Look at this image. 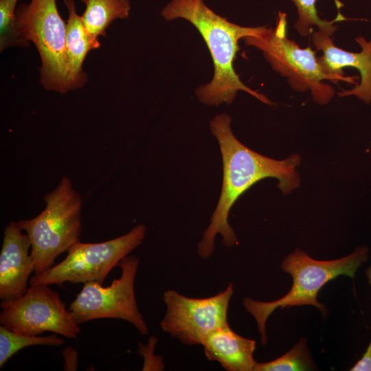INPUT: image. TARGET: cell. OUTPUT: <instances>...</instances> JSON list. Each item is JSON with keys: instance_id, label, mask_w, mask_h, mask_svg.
Here are the masks:
<instances>
[{"instance_id": "1", "label": "cell", "mask_w": 371, "mask_h": 371, "mask_svg": "<svg viewBox=\"0 0 371 371\" xmlns=\"http://www.w3.org/2000/svg\"><path fill=\"white\" fill-rule=\"evenodd\" d=\"M231 122L228 114L221 113L210 122L222 156L223 183L210 223L197 245L198 255L203 259L212 255L218 234L221 235L225 247L238 245L237 236L228 222L229 214L238 197L254 183L267 177L276 178L278 187L284 194L291 193L300 186V177L296 170L301 164L299 155L293 154L282 160L260 155L238 140L232 133Z\"/></svg>"}, {"instance_id": "2", "label": "cell", "mask_w": 371, "mask_h": 371, "mask_svg": "<svg viewBox=\"0 0 371 371\" xmlns=\"http://www.w3.org/2000/svg\"><path fill=\"white\" fill-rule=\"evenodd\" d=\"M161 14L167 21L182 19L190 22L208 47L214 71L212 80L196 91L201 103L209 106L230 104L238 91H243L265 104H273L265 95L242 82L233 66L239 49L238 41L258 34L262 26L244 27L233 23L214 12L203 0H171Z\"/></svg>"}, {"instance_id": "3", "label": "cell", "mask_w": 371, "mask_h": 371, "mask_svg": "<svg viewBox=\"0 0 371 371\" xmlns=\"http://www.w3.org/2000/svg\"><path fill=\"white\" fill-rule=\"evenodd\" d=\"M368 258V249L361 247L351 254L331 260H317L306 252L295 249L281 264L282 269L293 278L290 291L282 297L273 302H260L245 297L243 305L256 319L260 335V343H267L266 322L271 314L278 308L313 305L323 315L326 307L317 299L320 289L329 281L339 276L354 278L357 269Z\"/></svg>"}, {"instance_id": "4", "label": "cell", "mask_w": 371, "mask_h": 371, "mask_svg": "<svg viewBox=\"0 0 371 371\" xmlns=\"http://www.w3.org/2000/svg\"><path fill=\"white\" fill-rule=\"evenodd\" d=\"M43 200L46 206L38 216L16 222L29 238L35 274L54 266L56 258L79 240L82 229L81 197L67 177Z\"/></svg>"}, {"instance_id": "5", "label": "cell", "mask_w": 371, "mask_h": 371, "mask_svg": "<svg viewBox=\"0 0 371 371\" xmlns=\"http://www.w3.org/2000/svg\"><path fill=\"white\" fill-rule=\"evenodd\" d=\"M286 25V14L280 11L274 29L262 26L258 34L243 40L247 45L260 49L272 69L286 77L294 90H311L315 102L327 104L333 98L335 90L322 81L346 80L324 72L311 47L302 49L287 38Z\"/></svg>"}, {"instance_id": "6", "label": "cell", "mask_w": 371, "mask_h": 371, "mask_svg": "<svg viewBox=\"0 0 371 371\" xmlns=\"http://www.w3.org/2000/svg\"><path fill=\"white\" fill-rule=\"evenodd\" d=\"M16 30L27 43L32 42L40 58V82L47 91H70L67 76L66 23L56 0H30L17 5Z\"/></svg>"}, {"instance_id": "7", "label": "cell", "mask_w": 371, "mask_h": 371, "mask_svg": "<svg viewBox=\"0 0 371 371\" xmlns=\"http://www.w3.org/2000/svg\"><path fill=\"white\" fill-rule=\"evenodd\" d=\"M146 233L145 225L140 224L109 240L96 243L78 240L68 249L63 261L32 276L29 283L62 285L95 281L103 284L113 268L143 242Z\"/></svg>"}, {"instance_id": "8", "label": "cell", "mask_w": 371, "mask_h": 371, "mask_svg": "<svg viewBox=\"0 0 371 371\" xmlns=\"http://www.w3.org/2000/svg\"><path fill=\"white\" fill-rule=\"evenodd\" d=\"M139 263L135 256H125L118 264L121 276L106 287L95 281L85 282L69 309L76 322L81 324L101 318L120 319L131 323L141 334H148L134 290Z\"/></svg>"}, {"instance_id": "9", "label": "cell", "mask_w": 371, "mask_h": 371, "mask_svg": "<svg viewBox=\"0 0 371 371\" xmlns=\"http://www.w3.org/2000/svg\"><path fill=\"white\" fill-rule=\"evenodd\" d=\"M0 324L18 333L40 335L52 332L69 339L80 330L59 293L45 284H30L21 297L2 301Z\"/></svg>"}, {"instance_id": "10", "label": "cell", "mask_w": 371, "mask_h": 371, "mask_svg": "<svg viewBox=\"0 0 371 371\" xmlns=\"http://www.w3.org/2000/svg\"><path fill=\"white\" fill-rule=\"evenodd\" d=\"M233 293L232 283L224 291L204 298L167 290L163 295L166 311L161 327L183 344L202 345L210 333L229 325L227 311Z\"/></svg>"}, {"instance_id": "11", "label": "cell", "mask_w": 371, "mask_h": 371, "mask_svg": "<svg viewBox=\"0 0 371 371\" xmlns=\"http://www.w3.org/2000/svg\"><path fill=\"white\" fill-rule=\"evenodd\" d=\"M317 50L323 55L317 58L324 72L344 78L346 82L356 84V77L345 76L342 69L353 67L359 72L360 82L350 90H343L339 97L355 95L363 102L371 105V40L360 36L355 38L361 47L359 52H352L337 47L328 33L317 31L311 36Z\"/></svg>"}, {"instance_id": "12", "label": "cell", "mask_w": 371, "mask_h": 371, "mask_svg": "<svg viewBox=\"0 0 371 371\" xmlns=\"http://www.w3.org/2000/svg\"><path fill=\"white\" fill-rule=\"evenodd\" d=\"M31 244L27 234L22 232L16 222H10L3 232L0 254V299L10 301L22 296L27 290V283L34 262L29 253Z\"/></svg>"}, {"instance_id": "13", "label": "cell", "mask_w": 371, "mask_h": 371, "mask_svg": "<svg viewBox=\"0 0 371 371\" xmlns=\"http://www.w3.org/2000/svg\"><path fill=\"white\" fill-rule=\"evenodd\" d=\"M202 346L206 358L227 371H254L256 341L236 334L229 325L210 333Z\"/></svg>"}, {"instance_id": "14", "label": "cell", "mask_w": 371, "mask_h": 371, "mask_svg": "<svg viewBox=\"0 0 371 371\" xmlns=\"http://www.w3.org/2000/svg\"><path fill=\"white\" fill-rule=\"evenodd\" d=\"M68 11L66 21L67 76L71 90L83 87L87 82V74L83 63L89 51L100 47L99 41L93 40L87 33L81 15L76 11L74 0H63Z\"/></svg>"}, {"instance_id": "15", "label": "cell", "mask_w": 371, "mask_h": 371, "mask_svg": "<svg viewBox=\"0 0 371 371\" xmlns=\"http://www.w3.org/2000/svg\"><path fill=\"white\" fill-rule=\"evenodd\" d=\"M85 5L81 15L84 27L94 41L106 36V29L117 19L128 18L131 10L129 0H80Z\"/></svg>"}, {"instance_id": "16", "label": "cell", "mask_w": 371, "mask_h": 371, "mask_svg": "<svg viewBox=\"0 0 371 371\" xmlns=\"http://www.w3.org/2000/svg\"><path fill=\"white\" fill-rule=\"evenodd\" d=\"M65 341L56 333L48 336L27 335L0 326V368L20 350L32 346H60Z\"/></svg>"}, {"instance_id": "17", "label": "cell", "mask_w": 371, "mask_h": 371, "mask_svg": "<svg viewBox=\"0 0 371 371\" xmlns=\"http://www.w3.org/2000/svg\"><path fill=\"white\" fill-rule=\"evenodd\" d=\"M315 368L307 347L306 339L302 337L281 357L269 362H256L254 371H306Z\"/></svg>"}, {"instance_id": "18", "label": "cell", "mask_w": 371, "mask_h": 371, "mask_svg": "<svg viewBox=\"0 0 371 371\" xmlns=\"http://www.w3.org/2000/svg\"><path fill=\"white\" fill-rule=\"evenodd\" d=\"M297 10V19L294 27L298 33L307 36L311 33L313 26L315 25L319 31L326 32L332 36L337 30V26L334 23L343 21L346 19L341 14L333 21H326L321 19L316 10L315 3L317 0H291ZM336 5L339 9L343 5L338 1L335 0Z\"/></svg>"}, {"instance_id": "19", "label": "cell", "mask_w": 371, "mask_h": 371, "mask_svg": "<svg viewBox=\"0 0 371 371\" xmlns=\"http://www.w3.org/2000/svg\"><path fill=\"white\" fill-rule=\"evenodd\" d=\"M157 339L155 336H151L147 344L138 342L139 352L144 357V366L142 370H162L164 363L161 357L154 355L153 350Z\"/></svg>"}, {"instance_id": "20", "label": "cell", "mask_w": 371, "mask_h": 371, "mask_svg": "<svg viewBox=\"0 0 371 371\" xmlns=\"http://www.w3.org/2000/svg\"><path fill=\"white\" fill-rule=\"evenodd\" d=\"M78 352L71 346L66 347L63 350L65 359V370H76L78 366Z\"/></svg>"}, {"instance_id": "21", "label": "cell", "mask_w": 371, "mask_h": 371, "mask_svg": "<svg viewBox=\"0 0 371 371\" xmlns=\"http://www.w3.org/2000/svg\"><path fill=\"white\" fill-rule=\"evenodd\" d=\"M350 370L371 371V341L361 359Z\"/></svg>"}, {"instance_id": "22", "label": "cell", "mask_w": 371, "mask_h": 371, "mask_svg": "<svg viewBox=\"0 0 371 371\" xmlns=\"http://www.w3.org/2000/svg\"><path fill=\"white\" fill-rule=\"evenodd\" d=\"M19 0H0L1 4L10 10H14L17 6Z\"/></svg>"}, {"instance_id": "23", "label": "cell", "mask_w": 371, "mask_h": 371, "mask_svg": "<svg viewBox=\"0 0 371 371\" xmlns=\"http://www.w3.org/2000/svg\"><path fill=\"white\" fill-rule=\"evenodd\" d=\"M366 273L368 278V282L371 286V266L366 270Z\"/></svg>"}]
</instances>
